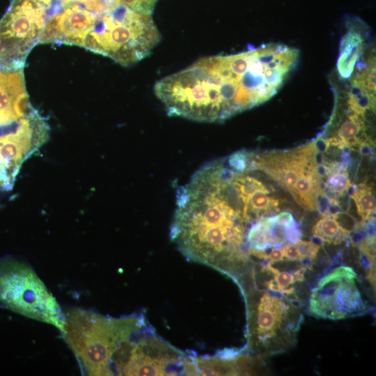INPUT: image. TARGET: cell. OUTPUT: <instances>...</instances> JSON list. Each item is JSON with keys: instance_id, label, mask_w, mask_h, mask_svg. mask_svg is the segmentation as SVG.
<instances>
[{"instance_id": "8fae6325", "label": "cell", "mask_w": 376, "mask_h": 376, "mask_svg": "<svg viewBox=\"0 0 376 376\" xmlns=\"http://www.w3.org/2000/svg\"><path fill=\"white\" fill-rule=\"evenodd\" d=\"M295 200L304 208L309 210H316L315 189L312 174L307 171L296 182L290 192Z\"/></svg>"}, {"instance_id": "30bf717a", "label": "cell", "mask_w": 376, "mask_h": 376, "mask_svg": "<svg viewBox=\"0 0 376 376\" xmlns=\"http://www.w3.org/2000/svg\"><path fill=\"white\" fill-rule=\"evenodd\" d=\"M350 230L342 227L336 217L324 216L313 228V235L323 242L338 244L347 240Z\"/></svg>"}, {"instance_id": "e0dca14e", "label": "cell", "mask_w": 376, "mask_h": 376, "mask_svg": "<svg viewBox=\"0 0 376 376\" xmlns=\"http://www.w3.org/2000/svg\"><path fill=\"white\" fill-rule=\"evenodd\" d=\"M281 249L282 251L284 259L290 260L292 261L301 260V258L297 242L286 243L281 246Z\"/></svg>"}, {"instance_id": "7a4b0ae2", "label": "cell", "mask_w": 376, "mask_h": 376, "mask_svg": "<svg viewBox=\"0 0 376 376\" xmlns=\"http://www.w3.org/2000/svg\"><path fill=\"white\" fill-rule=\"evenodd\" d=\"M61 334L83 373L115 375L135 331L145 317L132 314L111 318L75 308L64 315Z\"/></svg>"}, {"instance_id": "2e32d148", "label": "cell", "mask_w": 376, "mask_h": 376, "mask_svg": "<svg viewBox=\"0 0 376 376\" xmlns=\"http://www.w3.org/2000/svg\"><path fill=\"white\" fill-rule=\"evenodd\" d=\"M42 7L46 14V17H50L61 11L63 0H32Z\"/></svg>"}, {"instance_id": "7402d4cb", "label": "cell", "mask_w": 376, "mask_h": 376, "mask_svg": "<svg viewBox=\"0 0 376 376\" xmlns=\"http://www.w3.org/2000/svg\"><path fill=\"white\" fill-rule=\"evenodd\" d=\"M313 142L317 151L321 153L327 152L330 146L327 139L318 138Z\"/></svg>"}, {"instance_id": "5bb4252c", "label": "cell", "mask_w": 376, "mask_h": 376, "mask_svg": "<svg viewBox=\"0 0 376 376\" xmlns=\"http://www.w3.org/2000/svg\"><path fill=\"white\" fill-rule=\"evenodd\" d=\"M77 2L97 15L113 11L123 3L120 0H78Z\"/></svg>"}, {"instance_id": "3957f363", "label": "cell", "mask_w": 376, "mask_h": 376, "mask_svg": "<svg viewBox=\"0 0 376 376\" xmlns=\"http://www.w3.org/2000/svg\"><path fill=\"white\" fill-rule=\"evenodd\" d=\"M159 40L151 15L122 3L113 11L97 15L81 47L127 66L148 56Z\"/></svg>"}, {"instance_id": "5b68a950", "label": "cell", "mask_w": 376, "mask_h": 376, "mask_svg": "<svg viewBox=\"0 0 376 376\" xmlns=\"http://www.w3.org/2000/svg\"><path fill=\"white\" fill-rule=\"evenodd\" d=\"M269 290L249 297L247 334L249 348L275 354L294 345L302 315L286 295Z\"/></svg>"}, {"instance_id": "ffe728a7", "label": "cell", "mask_w": 376, "mask_h": 376, "mask_svg": "<svg viewBox=\"0 0 376 376\" xmlns=\"http://www.w3.org/2000/svg\"><path fill=\"white\" fill-rule=\"evenodd\" d=\"M341 210L342 209L338 199L335 197H330L329 204L326 216H331L336 218V217L340 214Z\"/></svg>"}, {"instance_id": "4fadbf2b", "label": "cell", "mask_w": 376, "mask_h": 376, "mask_svg": "<svg viewBox=\"0 0 376 376\" xmlns=\"http://www.w3.org/2000/svg\"><path fill=\"white\" fill-rule=\"evenodd\" d=\"M326 191L331 194L329 197L338 198L343 196L350 185L348 173L346 171L335 172L329 175L325 181Z\"/></svg>"}, {"instance_id": "8992f818", "label": "cell", "mask_w": 376, "mask_h": 376, "mask_svg": "<svg viewBox=\"0 0 376 376\" xmlns=\"http://www.w3.org/2000/svg\"><path fill=\"white\" fill-rule=\"evenodd\" d=\"M368 310L357 285L352 267L341 265L321 278L313 288L308 311L315 317L341 320L363 315Z\"/></svg>"}, {"instance_id": "44dd1931", "label": "cell", "mask_w": 376, "mask_h": 376, "mask_svg": "<svg viewBox=\"0 0 376 376\" xmlns=\"http://www.w3.org/2000/svg\"><path fill=\"white\" fill-rule=\"evenodd\" d=\"M267 260L270 263L283 261L284 258L281 249H279V247H273L267 253Z\"/></svg>"}, {"instance_id": "d6986e66", "label": "cell", "mask_w": 376, "mask_h": 376, "mask_svg": "<svg viewBox=\"0 0 376 376\" xmlns=\"http://www.w3.org/2000/svg\"><path fill=\"white\" fill-rule=\"evenodd\" d=\"M358 150L361 155L368 156L375 154V144L368 137L361 140L357 146Z\"/></svg>"}, {"instance_id": "ac0fdd59", "label": "cell", "mask_w": 376, "mask_h": 376, "mask_svg": "<svg viewBox=\"0 0 376 376\" xmlns=\"http://www.w3.org/2000/svg\"><path fill=\"white\" fill-rule=\"evenodd\" d=\"M330 197L326 192H318L316 198V210L323 217L327 215Z\"/></svg>"}, {"instance_id": "ba28073f", "label": "cell", "mask_w": 376, "mask_h": 376, "mask_svg": "<svg viewBox=\"0 0 376 376\" xmlns=\"http://www.w3.org/2000/svg\"><path fill=\"white\" fill-rule=\"evenodd\" d=\"M47 122L35 112L15 132L0 136V188H11L22 162L48 137Z\"/></svg>"}, {"instance_id": "6da1fadb", "label": "cell", "mask_w": 376, "mask_h": 376, "mask_svg": "<svg viewBox=\"0 0 376 376\" xmlns=\"http://www.w3.org/2000/svg\"><path fill=\"white\" fill-rule=\"evenodd\" d=\"M299 57L296 48L268 43L203 58L158 81L155 94L169 116L224 121L276 95Z\"/></svg>"}, {"instance_id": "52a82bcc", "label": "cell", "mask_w": 376, "mask_h": 376, "mask_svg": "<svg viewBox=\"0 0 376 376\" xmlns=\"http://www.w3.org/2000/svg\"><path fill=\"white\" fill-rule=\"evenodd\" d=\"M45 10L32 0H14L0 22V63L21 68L46 24Z\"/></svg>"}, {"instance_id": "9a60e30c", "label": "cell", "mask_w": 376, "mask_h": 376, "mask_svg": "<svg viewBox=\"0 0 376 376\" xmlns=\"http://www.w3.org/2000/svg\"><path fill=\"white\" fill-rule=\"evenodd\" d=\"M157 0H120L127 7L135 11L151 15Z\"/></svg>"}, {"instance_id": "7c38bea8", "label": "cell", "mask_w": 376, "mask_h": 376, "mask_svg": "<svg viewBox=\"0 0 376 376\" xmlns=\"http://www.w3.org/2000/svg\"><path fill=\"white\" fill-rule=\"evenodd\" d=\"M350 197L354 201L359 215L363 221L375 217V197L370 187L360 184Z\"/></svg>"}, {"instance_id": "9c48e42d", "label": "cell", "mask_w": 376, "mask_h": 376, "mask_svg": "<svg viewBox=\"0 0 376 376\" xmlns=\"http://www.w3.org/2000/svg\"><path fill=\"white\" fill-rule=\"evenodd\" d=\"M361 22L357 18H350L348 31L340 41L337 70L343 79L352 76L366 46L364 35L359 31Z\"/></svg>"}, {"instance_id": "277c9868", "label": "cell", "mask_w": 376, "mask_h": 376, "mask_svg": "<svg viewBox=\"0 0 376 376\" xmlns=\"http://www.w3.org/2000/svg\"><path fill=\"white\" fill-rule=\"evenodd\" d=\"M0 306L63 329L65 318L59 304L31 266L20 258H0Z\"/></svg>"}]
</instances>
